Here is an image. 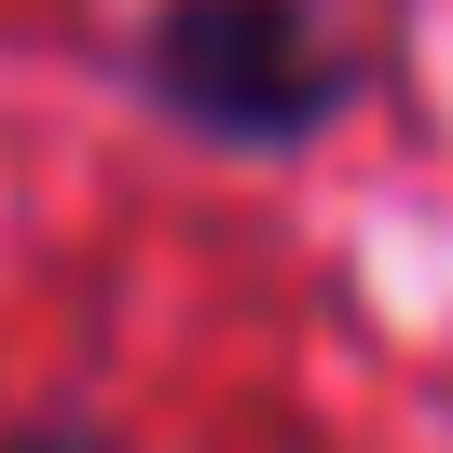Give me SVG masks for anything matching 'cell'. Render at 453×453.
I'll return each mask as SVG.
<instances>
[{"mask_svg":"<svg viewBox=\"0 0 453 453\" xmlns=\"http://www.w3.org/2000/svg\"><path fill=\"white\" fill-rule=\"evenodd\" d=\"M138 83L165 124L220 151H303L357 96V56L316 0H165L138 28Z\"/></svg>","mask_w":453,"mask_h":453,"instance_id":"obj_1","label":"cell"},{"mask_svg":"<svg viewBox=\"0 0 453 453\" xmlns=\"http://www.w3.org/2000/svg\"><path fill=\"white\" fill-rule=\"evenodd\" d=\"M0 453H124V440H111V426H14Z\"/></svg>","mask_w":453,"mask_h":453,"instance_id":"obj_2","label":"cell"}]
</instances>
